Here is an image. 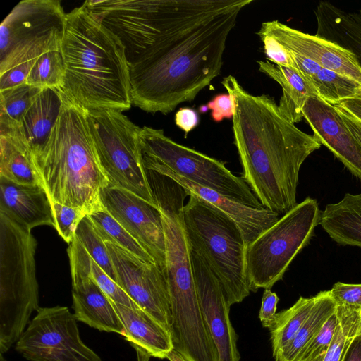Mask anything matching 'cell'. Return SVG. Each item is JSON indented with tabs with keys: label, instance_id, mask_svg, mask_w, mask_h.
I'll use <instances>...</instances> for the list:
<instances>
[{
	"label": "cell",
	"instance_id": "46",
	"mask_svg": "<svg viewBox=\"0 0 361 361\" xmlns=\"http://www.w3.org/2000/svg\"><path fill=\"white\" fill-rule=\"evenodd\" d=\"M337 105L361 121V97L343 100Z\"/></svg>",
	"mask_w": 361,
	"mask_h": 361
},
{
	"label": "cell",
	"instance_id": "44",
	"mask_svg": "<svg viewBox=\"0 0 361 361\" xmlns=\"http://www.w3.org/2000/svg\"><path fill=\"white\" fill-rule=\"evenodd\" d=\"M342 118L349 131L361 146V121L338 105L334 106Z\"/></svg>",
	"mask_w": 361,
	"mask_h": 361
},
{
	"label": "cell",
	"instance_id": "19",
	"mask_svg": "<svg viewBox=\"0 0 361 361\" xmlns=\"http://www.w3.org/2000/svg\"><path fill=\"white\" fill-rule=\"evenodd\" d=\"M145 169L165 176L180 185L188 196L201 200L221 211L238 226L247 246L279 218L266 208H256L235 201L216 190L198 185L160 165L143 163Z\"/></svg>",
	"mask_w": 361,
	"mask_h": 361
},
{
	"label": "cell",
	"instance_id": "8",
	"mask_svg": "<svg viewBox=\"0 0 361 361\" xmlns=\"http://www.w3.org/2000/svg\"><path fill=\"white\" fill-rule=\"evenodd\" d=\"M89 132L109 185L135 194L159 207L144 166L139 142L140 128L121 111L85 109Z\"/></svg>",
	"mask_w": 361,
	"mask_h": 361
},
{
	"label": "cell",
	"instance_id": "27",
	"mask_svg": "<svg viewBox=\"0 0 361 361\" xmlns=\"http://www.w3.org/2000/svg\"><path fill=\"white\" fill-rule=\"evenodd\" d=\"M0 176L19 184L42 185L27 147L8 133H0Z\"/></svg>",
	"mask_w": 361,
	"mask_h": 361
},
{
	"label": "cell",
	"instance_id": "29",
	"mask_svg": "<svg viewBox=\"0 0 361 361\" xmlns=\"http://www.w3.org/2000/svg\"><path fill=\"white\" fill-rule=\"evenodd\" d=\"M314 302L315 296H300L290 307L276 313L269 329L273 357L294 338L309 317Z\"/></svg>",
	"mask_w": 361,
	"mask_h": 361
},
{
	"label": "cell",
	"instance_id": "32",
	"mask_svg": "<svg viewBox=\"0 0 361 361\" xmlns=\"http://www.w3.org/2000/svg\"><path fill=\"white\" fill-rule=\"evenodd\" d=\"M338 322L326 353L314 361H342L353 338L361 333V307L337 305Z\"/></svg>",
	"mask_w": 361,
	"mask_h": 361
},
{
	"label": "cell",
	"instance_id": "16",
	"mask_svg": "<svg viewBox=\"0 0 361 361\" xmlns=\"http://www.w3.org/2000/svg\"><path fill=\"white\" fill-rule=\"evenodd\" d=\"M196 291L204 319L216 346L219 361H240L238 335L230 319L224 289L205 260L190 249Z\"/></svg>",
	"mask_w": 361,
	"mask_h": 361
},
{
	"label": "cell",
	"instance_id": "37",
	"mask_svg": "<svg viewBox=\"0 0 361 361\" xmlns=\"http://www.w3.org/2000/svg\"><path fill=\"white\" fill-rule=\"evenodd\" d=\"M90 272L94 280L113 302L131 308H140L124 290L99 267L92 257Z\"/></svg>",
	"mask_w": 361,
	"mask_h": 361
},
{
	"label": "cell",
	"instance_id": "41",
	"mask_svg": "<svg viewBox=\"0 0 361 361\" xmlns=\"http://www.w3.org/2000/svg\"><path fill=\"white\" fill-rule=\"evenodd\" d=\"M279 301V298L276 293L271 289H264L259 312V318L264 327L269 329L273 325Z\"/></svg>",
	"mask_w": 361,
	"mask_h": 361
},
{
	"label": "cell",
	"instance_id": "18",
	"mask_svg": "<svg viewBox=\"0 0 361 361\" xmlns=\"http://www.w3.org/2000/svg\"><path fill=\"white\" fill-rule=\"evenodd\" d=\"M302 116L317 142L327 147L350 172L361 180V146L336 108L320 97H310L302 109Z\"/></svg>",
	"mask_w": 361,
	"mask_h": 361
},
{
	"label": "cell",
	"instance_id": "6",
	"mask_svg": "<svg viewBox=\"0 0 361 361\" xmlns=\"http://www.w3.org/2000/svg\"><path fill=\"white\" fill-rule=\"evenodd\" d=\"M37 240L31 230L0 212V353L18 341L39 307Z\"/></svg>",
	"mask_w": 361,
	"mask_h": 361
},
{
	"label": "cell",
	"instance_id": "11",
	"mask_svg": "<svg viewBox=\"0 0 361 361\" xmlns=\"http://www.w3.org/2000/svg\"><path fill=\"white\" fill-rule=\"evenodd\" d=\"M139 142L143 163L166 167L243 204L264 208L243 178L233 174L224 163L176 142L163 130L140 128Z\"/></svg>",
	"mask_w": 361,
	"mask_h": 361
},
{
	"label": "cell",
	"instance_id": "2",
	"mask_svg": "<svg viewBox=\"0 0 361 361\" xmlns=\"http://www.w3.org/2000/svg\"><path fill=\"white\" fill-rule=\"evenodd\" d=\"M221 83L232 102L242 178L263 207L284 214L297 204L302 164L321 145L286 119L269 96L249 93L231 75Z\"/></svg>",
	"mask_w": 361,
	"mask_h": 361
},
{
	"label": "cell",
	"instance_id": "20",
	"mask_svg": "<svg viewBox=\"0 0 361 361\" xmlns=\"http://www.w3.org/2000/svg\"><path fill=\"white\" fill-rule=\"evenodd\" d=\"M64 92L61 89H43L23 117L18 127L8 132L17 138L30 152L32 159L39 155L47 144L60 116Z\"/></svg>",
	"mask_w": 361,
	"mask_h": 361
},
{
	"label": "cell",
	"instance_id": "22",
	"mask_svg": "<svg viewBox=\"0 0 361 361\" xmlns=\"http://www.w3.org/2000/svg\"><path fill=\"white\" fill-rule=\"evenodd\" d=\"M112 304L124 327L126 340L135 350L137 361L166 358L174 349L171 334L141 308Z\"/></svg>",
	"mask_w": 361,
	"mask_h": 361
},
{
	"label": "cell",
	"instance_id": "21",
	"mask_svg": "<svg viewBox=\"0 0 361 361\" xmlns=\"http://www.w3.org/2000/svg\"><path fill=\"white\" fill-rule=\"evenodd\" d=\"M0 212L30 230L55 226L51 200L41 184H19L0 176Z\"/></svg>",
	"mask_w": 361,
	"mask_h": 361
},
{
	"label": "cell",
	"instance_id": "15",
	"mask_svg": "<svg viewBox=\"0 0 361 361\" xmlns=\"http://www.w3.org/2000/svg\"><path fill=\"white\" fill-rule=\"evenodd\" d=\"M72 279L74 315L92 328L125 336V329L111 300L94 280L91 256L75 238L68 249Z\"/></svg>",
	"mask_w": 361,
	"mask_h": 361
},
{
	"label": "cell",
	"instance_id": "31",
	"mask_svg": "<svg viewBox=\"0 0 361 361\" xmlns=\"http://www.w3.org/2000/svg\"><path fill=\"white\" fill-rule=\"evenodd\" d=\"M43 89L23 83L0 92V133L16 129Z\"/></svg>",
	"mask_w": 361,
	"mask_h": 361
},
{
	"label": "cell",
	"instance_id": "9",
	"mask_svg": "<svg viewBox=\"0 0 361 361\" xmlns=\"http://www.w3.org/2000/svg\"><path fill=\"white\" fill-rule=\"evenodd\" d=\"M319 217L317 200L307 197L248 245L246 269L250 291L271 289L283 278L295 256L309 243Z\"/></svg>",
	"mask_w": 361,
	"mask_h": 361
},
{
	"label": "cell",
	"instance_id": "5",
	"mask_svg": "<svg viewBox=\"0 0 361 361\" xmlns=\"http://www.w3.org/2000/svg\"><path fill=\"white\" fill-rule=\"evenodd\" d=\"M150 186L161 212L165 236V275L171 305L172 330L180 338L192 339L208 330L202 312L193 276L190 247L182 209L188 196L167 176L147 171Z\"/></svg>",
	"mask_w": 361,
	"mask_h": 361
},
{
	"label": "cell",
	"instance_id": "33",
	"mask_svg": "<svg viewBox=\"0 0 361 361\" xmlns=\"http://www.w3.org/2000/svg\"><path fill=\"white\" fill-rule=\"evenodd\" d=\"M65 65L61 51H47L34 63L25 83L42 89H61L63 85Z\"/></svg>",
	"mask_w": 361,
	"mask_h": 361
},
{
	"label": "cell",
	"instance_id": "45",
	"mask_svg": "<svg viewBox=\"0 0 361 361\" xmlns=\"http://www.w3.org/2000/svg\"><path fill=\"white\" fill-rule=\"evenodd\" d=\"M342 361H361V333L351 341Z\"/></svg>",
	"mask_w": 361,
	"mask_h": 361
},
{
	"label": "cell",
	"instance_id": "17",
	"mask_svg": "<svg viewBox=\"0 0 361 361\" xmlns=\"http://www.w3.org/2000/svg\"><path fill=\"white\" fill-rule=\"evenodd\" d=\"M259 30L274 37L290 53L310 59L361 85V67L348 50L317 35L292 28L279 20L262 23Z\"/></svg>",
	"mask_w": 361,
	"mask_h": 361
},
{
	"label": "cell",
	"instance_id": "12",
	"mask_svg": "<svg viewBox=\"0 0 361 361\" xmlns=\"http://www.w3.org/2000/svg\"><path fill=\"white\" fill-rule=\"evenodd\" d=\"M77 322L66 307H39L15 348L28 361H102L80 338Z\"/></svg>",
	"mask_w": 361,
	"mask_h": 361
},
{
	"label": "cell",
	"instance_id": "26",
	"mask_svg": "<svg viewBox=\"0 0 361 361\" xmlns=\"http://www.w3.org/2000/svg\"><path fill=\"white\" fill-rule=\"evenodd\" d=\"M290 54L296 70L313 84L319 97L329 104L335 105L360 95L361 85L357 82L325 68L310 59Z\"/></svg>",
	"mask_w": 361,
	"mask_h": 361
},
{
	"label": "cell",
	"instance_id": "7",
	"mask_svg": "<svg viewBox=\"0 0 361 361\" xmlns=\"http://www.w3.org/2000/svg\"><path fill=\"white\" fill-rule=\"evenodd\" d=\"M184 204L183 221L190 249L219 279L230 306L250 293L243 235L236 224L215 207L192 196Z\"/></svg>",
	"mask_w": 361,
	"mask_h": 361
},
{
	"label": "cell",
	"instance_id": "49",
	"mask_svg": "<svg viewBox=\"0 0 361 361\" xmlns=\"http://www.w3.org/2000/svg\"><path fill=\"white\" fill-rule=\"evenodd\" d=\"M360 14H361V10L360 11Z\"/></svg>",
	"mask_w": 361,
	"mask_h": 361
},
{
	"label": "cell",
	"instance_id": "28",
	"mask_svg": "<svg viewBox=\"0 0 361 361\" xmlns=\"http://www.w3.org/2000/svg\"><path fill=\"white\" fill-rule=\"evenodd\" d=\"M336 307L330 290L318 293L309 317L294 338L274 357V361H296Z\"/></svg>",
	"mask_w": 361,
	"mask_h": 361
},
{
	"label": "cell",
	"instance_id": "25",
	"mask_svg": "<svg viewBox=\"0 0 361 361\" xmlns=\"http://www.w3.org/2000/svg\"><path fill=\"white\" fill-rule=\"evenodd\" d=\"M319 224L337 243L361 247V192L346 193L339 202L327 204Z\"/></svg>",
	"mask_w": 361,
	"mask_h": 361
},
{
	"label": "cell",
	"instance_id": "24",
	"mask_svg": "<svg viewBox=\"0 0 361 361\" xmlns=\"http://www.w3.org/2000/svg\"><path fill=\"white\" fill-rule=\"evenodd\" d=\"M259 70L277 82L283 94L278 105L281 114L293 123L299 122L310 97H319L313 84L298 70L278 66L269 61H257Z\"/></svg>",
	"mask_w": 361,
	"mask_h": 361
},
{
	"label": "cell",
	"instance_id": "35",
	"mask_svg": "<svg viewBox=\"0 0 361 361\" xmlns=\"http://www.w3.org/2000/svg\"><path fill=\"white\" fill-rule=\"evenodd\" d=\"M55 226L59 235L67 243H71L80 221L87 214L81 209L51 201Z\"/></svg>",
	"mask_w": 361,
	"mask_h": 361
},
{
	"label": "cell",
	"instance_id": "38",
	"mask_svg": "<svg viewBox=\"0 0 361 361\" xmlns=\"http://www.w3.org/2000/svg\"><path fill=\"white\" fill-rule=\"evenodd\" d=\"M257 34L264 44V50L269 61L278 66L296 69L290 53L271 35L259 30Z\"/></svg>",
	"mask_w": 361,
	"mask_h": 361
},
{
	"label": "cell",
	"instance_id": "1",
	"mask_svg": "<svg viewBox=\"0 0 361 361\" xmlns=\"http://www.w3.org/2000/svg\"><path fill=\"white\" fill-rule=\"evenodd\" d=\"M253 0H176L163 31L142 60L129 67L132 104L167 114L217 77L227 38Z\"/></svg>",
	"mask_w": 361,
	"mask_h": 361
},
{
	"label": "cell",
	"instance_id": "36",
	"mask_svg": "<svg viewBox=\"0 0 361 361\" xmlns=\"http://www.w3.org/2000/svg\"><path fill=\"white\" fill-rule=\"evenodd\" d=\"M338 322L337 307L328 318L321 330L302 350L296 361H314L324 355L328 350L336 332Z\"/></svg>",
	"mask_w": 361,
	"mask_h": 361
},
{
	"label": "cell",
	"instance_id": "10",
	"mask_svg": "<svg viewBox=\"0 0 361 361\" xmlns=\"http://www.w3.org/2000/svg\"><path fill=\"white\" fill-rule=\"evenodd\" d=\"M66 13L59 0H23L0 25V74L61 51Z\"/></svg>",
	"mask_w": 361,
	"mask_h": 361
},
{
	"label": "cell",
	"instance_id": "47",
	"mask_svg": "<svg viewBox=\"0 0 361 361\" xmlns=\"http://www.w3.org/2000/svg\"><path fill=\"white\" fill-rule=\"evenodd\" d=\"M166 358L169 361H186L185 358L176 350H172L168 355Z\"/></svg>",
	"mask_w": 361,
	"mask_h": 361
},
{
	"label": "cell",
	"instance_id": "48",
	"mask_svg": "<svg viewBox=\"0 0 361 361\" xmlns=\"http://www.w3.org/2000/svg\"><path fill=\"white\" fill-rule=\"evenodd\" d=\"M358 97H361V92H360V95Z\"/></svg>",
	"mask_w": 361,
	"mask_h": 361
},
{
	"label": "cell",
	"instance_id": "40",
	"mask_svg": "<svg viewBox=\"0 0 361 361\" xmlns=\"http://www.w3.org/2000/svg\"><path fill=\"white\" fill-rule=\"evenodd\" d=\"M35 62L18 65L0 74V92L25 83L27 75Z\"/></svg>",
	"mask_w": 361,
	"mask_h": 361
},
{
	"label": "cell",
	"instance_id": "42",
	"mask_svg": "<svg viewBox=\"0 0 361 361\" xmlns=\"http://www.w3.org/2000/svg\"><path fill=\"white\" fill-rule=\"evenodd\" d=\"M206 107L212 110L211 116L216 122H220L224 118H233V105L228 94L216 95L207 103Z\"/></svg>",
	"mask_w": 361,
	"mask_h": 361
},
{
	"label": "cell",
	"instance_id": "34",
	"mask_svg": "<svg viewBox=\"0 0 361 361\" xmlns=\"http://www.w3.org/2000/svg\"><path fill=\"white\" fill-rule=\"evenodd\" d=\"M75 238L99 267L118 284L117 274L106 245L88 215L79 224Z\"/></svg>",
	"mask_w": 361,
	"mask_h": 361
},
{
	"label": "cell",
	"instance_id": "3",
	"mask_svg": "<svg viewBox=\"0 0 361 361\" xmlns=\"http://www.w3.org/2000/svg\"><path fill=\"white\" fill-rule=\"evenodd\" d=\"M62 91L83 109L123 112L132 104L124 48L83 4L66 13Z\"/></svg>",
	"mask_w": 361,
	"mask_h": 361
},
{
	"label": "cell",
	"instance_id": "23",
	"mask_svg": "<svg viewBox=\"0 0 361 361\" xmlns=\"http://www.w3.org/2000/svg\"><path fill=\"white\" fill-rule=\"evenodd\" d=\"M314 14L317 37L350 51L361 67V14L347 12L329 1H321Z\"/></svg>",
	"mask_w": 361,
	"mask_h": 361
},
{
	"label": "cell",
	"instance_id": "39",
	"mask_svg": "<svg viewBox=\"0 0 361 361\" xmlns=\"http://www.w3.org/2000/svg\"><path fill=\"white\" fill-rule=\"evenodd\" d=\"M330 292L338 306L361 307V283L337 282Z\"/></svg>",
	"mask_w": 361,
	"mask_h": 361
},
{
	"label": "cell",
	"instance_id": "13",
	"mask_svg": "<svg viewBox=\"0 0 361 361\" xmlns=\"http://www.w3.org/2000/svg\"><path fill=\"white\" fill-rule=\"evenodd\" d=\"M116 270L118 285L144 311L172 336L169 286L158 264L147 263L111 243L104 242Z\"/></svg>",
	"mask_w": 361,
	"mask_h": 361
},
{
	"label": "cell",
	"instance_id": "14",
	"mask_svg": "<svg viewBox=\"0 0 361 361\" xmlns=\"http://www.w3.org/2000/svg\"><path fill=\"white\" fill-rule=\"evenodd\" d=\"M104 207L165 269V236L161 212L126 189L109 185L100 191Z\"/></svg>",
	"mask_w": 361,
	"mask_h": 361
},
{
	"label": "cell",
	"instance_id": "30",
	"mask_svg": "<svg viewBox=\"0 0 361 361\" xmlns=\"http://www.w3.org/2000/svg\"><path fill=\"white\" fill-rule=\"evenodd\" d=\"M88 216L104 242L118 245L142 261L157 264L152 256L104 206Z\"/></svg>",
	"mask_w": 361,
	"mask_h": 361
},
{
	"label": "cell",
	"instance_id": "43",
	"mask_svg": "<svg viewBox=\"0 0 361 361\" xmlns=\"http://www.w3.org/2000/svg\"><path fill=\"white\" fill-rule=\"evenodd\" d=\"M199 116L197 111L191 108H180L175 114V123L177 126L188 135L199 123Z\"/></svg>",
	"mask_w": 361,
	"mask_h": 361
},
{
	"label": "cell",
	"instance_id": "4",
	"mask_svg": "<svg viewBox=\"0 0 361 361\" xmlns=\"http://www.w3.org/2000/svg\"><path fill=\"white\" fill-rule=\"evenodd\" d=\"M32 160L51 201L87 215L103 207L100 191L109 181L99 164L85 109L65 93L51 137Z\"/></svg>",
	"mask_w": 361,
	"mask_h": 361
}]
</instances>
